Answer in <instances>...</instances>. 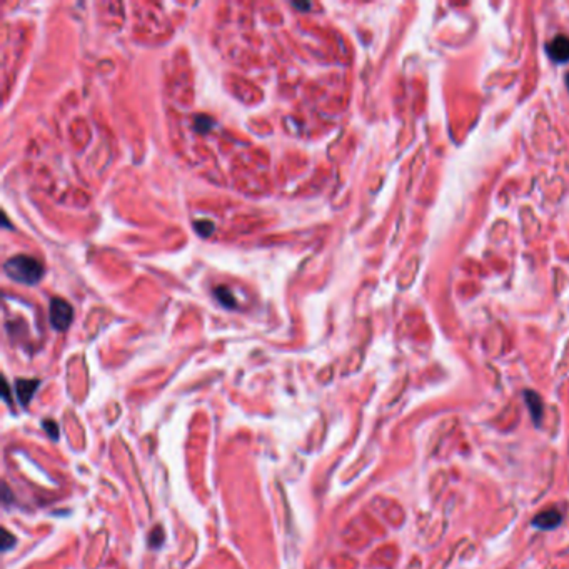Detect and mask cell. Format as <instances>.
<instances>
[{
  "mask_svg": "<svg viewBox=\"0 0 569 569\" xmlns=\"http://www.w3.org/2000/svg\"><path fill=\"white\" fill-rule=\"evenodd\" d=\"M161 526H157L156 529H154V531L151 533V536H149V541H151V546L152 548H159L162 544V538H157V534L161 533Z\"/></svg>",
  "mask_w": 569,
  "mask_h": 569,
  "instance_id": "cell-10",
  "label": "cell"
},
{
  "mask_svg": "<svg viewBox=\"0 0 569 569\" xmlns=\"http://www.w3.org/2000/svg\"><path fill=\"white\" fill-rule=\"evenodd\" d=\"M214 296L217 301H219L220 306L225 307V309H234L235 307V299L233 296V292H230L228 287H224V286L216 287Z\"/></svg>",
  "mask_w": 569,
  "mask_h": 569,
  "instance_id": "cell-7",
  "label": "cell"
},
{
  "mask_svg": "<svg viewBox=\"0 0 569 569\" xmlns=\"http://www.w3.org/2000/svg\"><path fill=\"white\" fill-rule=\"evenodd\" d=\"M194 228H196V233L202 235V238H209V235L216 230L214 223H211V220H207V219L197 220V223H194Z\"/></svg>",
  "mask_w": 569,
  "mask_h": 569,
  "instance_id": "cell-8",
  "label": "cell"
},
{
  "mask_svg": "<svg viewBox=\"0 0 569 569\" xmlns=\"http://www.w3.org/2000/svg\"><path fill=\"white\" fill-rule=\"evenodd\" d=\"M41 383H38L37 379H18L16 383V393H17V399L18 403L22 404V406H28V403L32 401L33 394H36V390Z\"/></svg>",
  "mask_w": 569,
  "mask_h": 569,
  "instance_id": "cell-6",
  "label": "cell"
},
{
  "mask_svg": "<svg viewBox=\"0 0 569 569\" xmlns=\"http://www.w3.org/2000/svg\"><path fill=\"white\" fill-rule=\"evenodd\" d=\"M296 9H301V11H309L311 9V4H299V2H294L292 4Z\"/></svg>",
  "mask_w": 569,
  "mask_h": 569,
  "instance_id": "cell-13",
  "label": "cell"
},
{
  "mask_svg": "<svg viewBox=\"0 0 569 569\" xmlns=\"http://www.w3.org/2000/svg\"><path fill=\"white\" fill-rule=\"evenodd\" d=\"M4 272L9 279L18 284H27V286H36L43 276V267L37 259L31 255L18 254L7 259L4 264Z\"/></svg>",
  "mask_w": 569,
  "mask_h": 569,
  "instance_id": "cell-1",
  "label": "cell"
},
{
  "mask_svg": "<svg viewBox=\"0 0 569 569\" xmlns=\"http://www.w3.org/2000/svg\"><path fill=\"white\" fill-rule=\"evenodd\" d=\"M194 127L197 132H201V134L209 132V130L212 129V119L207 117V115H196Z\"/></svg>",
  "mask_w": 569,
  "mask_h": 569,
  "instance_id": "cell-9",
  "label": "cell"
},
{
  "mask_svg": "<svg viewBox=\"0 0 569 569\" xmlns=\"http://www.w3.org/2000/svg\"><path fill=\"white\" fill-rule=\"evenodd\" d=\"M546 54L556 64H566L569 62V37L564 33H558L546 43Z\"/></svg>",
  "mask_w": 569,
  "mask_h": 569,
  "instance_id": "cell-3",
  "label": "cell"
},
{
  "mask_svg": "<svg viewBox=\"0 0 569 569\" xmlns=\"http://www.w3.org/2000/svg\"><path fill=\"white\" fill-rule=\"evenodd\" d=\"M43 427H46L47 431H49L50 437H55V440H57V436H59V427H57V424H54L52 421H46V422H43Z\"/></svg>",
  "mask_w": 569,
  "mask_h": 569,
  "instance_id": "cell-11",
  "label": "cell"
},
{
  "mask_svg": "<svg viewBox=\"0 0 569 569\" xmlns=\"http://www.w3.org/2000/svg\"><path fill=\"white\" fill-rule=\"evenodd\" d=\"M4 538H6V543H4V546H2V549H4V551H7V549H9V548H11V546H12V544H14V543H16V538H14V536H11V534H9L7 531H4Z\"/></svg>",
  "mask_w": 569,
  "mask_h": 569,
  "instance_id": "cell-12",
  "label": "cell"
},
{
  "mask_svg": "<svg viewBox=\"0 0 569 569\" xmlns=\"http://www.w3.org/2000/svg\"><path fill=\"white\" fill-rule=\"evenodd\" d=\"M524 401H526L529 416L536 427L541 426L543 421V399L534 390H524Z\"/></svg>",
  "mask_w": 569,
  "mask_h": 569,
  "instance_id": "cell-5",
  "label": "cell"
},
{
  "mask_svg": "<svg viewBox=\"0 0 569 569\" xmlns=\"http://www.w3.org/2000/svg\"><path fill=\"white\" fill-rule=\"evenodd\" d=\"M561 523H563V514L554 508L541 511V513L533 519V526L541 529V531H553V529L561 526Z\"/></svg>",
  "mask_w": 569,
  "mask_h": 569,
  "instance_id": "cell-4",
  "label": "cell"
},
{
  "mask_svg": "<svg viewBox=\"0 0 569 569\" xmlns=\"http://www.w3.org/2000/svg\"><path fill=\"white\" fill-rule=\"evenodd\" d=\"M49 319L50 324L55 331H67L74 321V309L65 299L62 297H54L50 299V307H49Z\"/></svg>",
  "mask_w": 569,
  "mask_h": 569,
  "instance_id": "cell-2",
  "label": "cell"
}]
</instances>
